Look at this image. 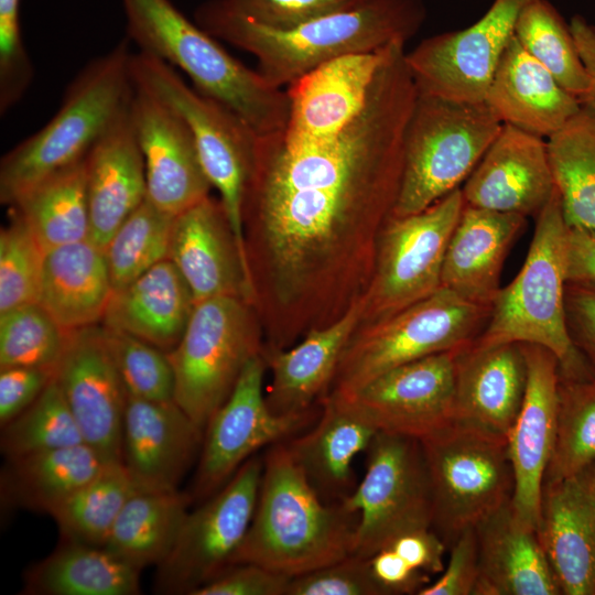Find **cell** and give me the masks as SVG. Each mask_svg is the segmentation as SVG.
Listing matches in <instances>:
<instances>
[{
	"mask_svg": "<svg viewBox=\"0 0 595 595\" xmlns=\"http://www.w3.org/2000/svg\"><path fill=\"white\" fill-rule=\"evenodd\" d=\"M416 97L404 44L393 43L336 138L293 149L282 132L258 136L242 226L267 350L293 346L365 296L399 196Z\"/></svg>",
	"mask_w": 595,
	"mask_h": 595,
	"instance_id": "obj_1",
	"label": "cell"
},
{
	"mask_svg": "<svg viewBox=\"0 0 595 595\" xmlns=\"http://www.w3.org/2000/svg\"><path fill=\"white\" fill-rule=\"evenodd\" d=\"M195 22L257 60V71L283 88L334 58L405 44L426 18L423 0H366L359 6L290 29L261 25L220 0L198 6Z\"/></svg>",
	"mask_w": 595,
	"mask_h": 595,
	"instance_id": "obj_2",
	"label": "cell"
},
{
	"mask_svg": "<svg viewBox=\"0 0 595 595\" xmlns=\"http://www.w3.org/2000/svg\"><path fill=\"white\" fill-rule=\"evenodd\" d=\"M255 513L232 564H259L290 577L354 551L358 515L326 502L292 458L284 441L268 446Z\"/></svg>",
	"mask_w": 595,
	"mask_h": 595,
	"instance_id": "obj_3",
	"label": "cell"
},
{
	"mask_svg": "<svg viewBox=\"0 0 595 595\" xmlns=\"http://www.w3.org/2000/svg\"><path fill=\"white\" fill-rule=\"evenodd\" d=\"M128 34L140 47L178 67L193 87L228 107L258 136L283 132L289 118L285 89L231 56L170 0H122Z\"/></svg>",
	"mask_w": 595,
	"mask_h": 595,
	"instance_id": "obj_4",
	"label": "cell"
},
{
	"mask_svg": "<svg viewBox=\"0 0 595 595\" xmlns=\"http://www.w3.org/2000/svg\"><path fill=\"white\" fill-rule=\"evenodd\" d=\"M566 225L554 190L537 216L524 262L495 296L489 317L469 346L534 344L552 351L564 378H587L595 368L574 344L566 320Z\"/></svg>",
	"mask_w": 595,
	"mask_h": 595,
	"instance_id": "obj_5",
	"label": "cell"
},
{
	"mask_svg": "<svg viewBox=\"0 0 595 595\" xmlns=\"http://www.w3.org/2000/svg\"><path fill=\"white\" fill-rule=\"evenodd\" d=\"M122 41L91 61L67 88L55 116L0 162V201L12 205L48 175L84 159L130 108L136 84Z\"/></svg>",
	"mask_w": 595,
	"mask_h": 595,
	"instance_id": "obj_6",
	"label": "cell"
},
{
	"mask_svg": "<svg viewBox=\"0 0 595 595\" xmlns=\"http://www.w3.org/2000/svg\"><path fill=\"white\" fill-rule=\"evenodd\" d=\"M486 101L418 94L404 138L393 217L430 207L466 181L502 127Z\"/></svg>",
	"mask_w": 595,
	"mask_h": 595,
	"instance_id": "obj_7",
	"label": "cell"
},
{
	"mask_svg": "<svg viewBox=\"0 0 595 595\" xmlns=\"http://www.w3.org/2000/svg\"><path fill=\"white\" fill-rule=\"evenodd\" d=\"M490 309L441 286L377 324L356 328L328 393L347 394L396 367L468 346L483 331Z\"/></svg>",
	"mask_w": 595,
	"mask_h": 595,
	"instance_id": "obj_8",
	"label": "cell"
},
{
	"mask_svg": "<svg viewBox=\"0 0 595 595\" xmlns=\"http://www.w3.org/2000/svg\"><path fill=\"white\" fill-rule=\"evenodd\" d=\"M429 472L432 529L450 549L512 498L507 437L454 420L420 441Z\"/></svg>",
	"mask_w": 595,
	"mask_h": 595,
	"instance_id": "obj_9",
	"label": "cell"
},
{
	"mask_svg": "<svg viewBox=\"0 0 595 595\" xmlns=\"http://www.w3.org/2000/svg\"><path fill=\"white\" fill-rule=\"evenodd\" d=\"M263 348L258 314L247 300L224 295L196 303L180 343L167 353L175 402L204 430Z\"/></svg>",
	"mask_w": 595,
	"mask_h": 595,
	"instance_id": "obj_10",
	"label": "cell"
},
{
	"mask_svg": "<svg viewBox=\"0 0 595 595\" xmlns=\"http://www.w3.org/2000/svg\"><path fill=\"white\" fill-rule=\"evenodd\" d=\"M134 84L170 106L186 123L209 183L219 193L240 253L248 264L242 205L258 134L237 113L190 87L173 66L149 53L131 55Z\"/></svg>",
	"mask_w": 595,
	"mask_h": 595,
	"instance_id": "obj_11",
	"label": "cell"
},
{
	"mask_svg": "<svg viewBox=\"0 0 595 595\" xmlns=\"http://www.w3.org/2000/svg\"><path fill=\"white\" fill-rule=\"evenodd\" d=\"M464 206L458 187L422 212L388 220L357 328L377 324L441 288L446 247Z\"/></svg>",
	"mask_w": 595,
	"mask_h": 595,
	"instance_id": "obj_12",
	"label": "cell"
},
{
	"mask_svg": "<svg viewBox=\"0 0 595 595\" xmlns=\"http://www.w3.org/2000/svg\"><path fill=\"white\" fill-rule=\"evenodd\" d=\"M366 472L342 501L358 515L354 551L370 558L398 536L432 527L433 501L420 440L378 431Z\"/></svg>",
	"mask_w": 595,
	"mask_h": 595,
	"instance_id": "obj_13",
	"label": "cell"
},
{
	"mask_svg": "<svg viewBox=\"0 0 595 595\" xmlns=\"http://www.w3.org/2000/svg\"><path fill=\"white\" fill-rule=\"evenodd\" d=\"M262 468L263 458L253 455L188 511L172 551L156 566V593L193 595L232 564L255 513Z\"/></svg>",
	"mask_w": 595,
	"mask_h": 595,
	"instance_id": "obj_14",
	"label": "cell"
},
{
	"mask_svg": "<svg viewBox=\"0 0 595 595\" xmlns=\"http://www.w3.org/2000/svg\"><path fill=\"white\" fill-rule=\"evenodd\" d=\"M266 370L263 354L251 358L230 396L207 421L192 497L207 499L259 450L292 437L318 416L317 411L289 415L273 413L263 393Z\"/></svg>",
	"mask_w": 595,
	"mask_h": 595,
	"instance_id": "obj_15",
	"label": "cell"
},
{
	"mask_svg": "<svg viewBox=\"0 0 595 595\" xmlns=\"http://www.w3.org/2000/svg\"><path fill=\"white\" fill-rule=\"evenodd\" d=\"M530 0H494L472 25L424 39L405 61L418 94L485 101L499 61Z\"/></svg>",
	"mask_w": 595,
	"mask_h": 595,
	"instance_id": "obj_16",
	"label": "cell"
},
{
	"mask_svg": "<svg viewBox=\"0 0 595 595\" xmlns=\"http://www.w3.org/2000/svg\"><path fill=\"white\" fill-rule=\"evenodd\" d=\"M461 349L401 365L347 394H328L378 431L421 441L455 420V363Z\"/></svg>",
	"mask_w": 595,
	"mask_h": 595,
	"instance_id": "obj_17",
	"label": "cell"
},
{
	"mask_svg": "<svg viewBox=\"0 0 595 595\" xmlns=\"http://www.w3.org/2000/svg\"><path fill=\"white\" fill-rule=\"evenodd\" d=\"M54 379L85 444L106 463H121L128 392L101 324L68 332Z\"/></svg>",
	"mask_w": 595,
	"mask_h": 595,
	"instance_id": "obj_18",
	"label": "cell"
},
{
	"mask_svg": "<svg viewBox=\"0 0 595 595\" xmlns=\"http://www.w3.org/2000/svg\"><path fill=\"white\" fill-rule=\"evenodd\" d=\"M130 115L144 162L147 198L176 216L207 197L213 186L183 119L138 85Z\"/></svg>",
	"mask_w": 595,
	"mask_h": 595,
	"instance_id": "obj_19",
	"label": "cell"
},
{
	"mask_svg": "<svg viewBox=\"0 0 595 595\" xmlns=\"http://www.w3.org/2000/svg\"><path fill=\"white\" fill-rule=\"evenodd\" d=\"M390 45L334 58L288 85L285 145L314 147L336 138L363 109Z\"/></svg>",
	"mask_w": 595,
	"mask_h": 595,
	"instance_id": "obj_20",
	"label": "cell"
},
{
	"mask_svg": "<svg viewBox=\"0 0 595 595\" xmlns=\"http://www.w3.org/2000/svg\"><path fill=\"white\" fill-rule=\"evenodd\" d=\"M521 347L527 364L526 391L507 435L515 478L511 505L517 518L537 530L544 475L555 437L559 360L540 345Z\"/></svg>",
	"mask_w": 595,
	"mask_h": 595,
	"instance_id": "obj_21",
	"label": "cell"
},
{
	"mask_svg": "<svg viewBox=\"0 0 595 595\" xmlns=\"http://www.w3.org/2000/svg\"><path fill=\"white\" fill-rule=\"evenodd\" d=\"M204 430L175 401L128 394L121 463L136 489H178L202 447Z\"/></svg>",
	"mask_w": 595,
	"mask_h": 595,
	"instance_id": "obj_22",
	"label": "cell"
},
{
	"mask_svg": "<svg viewBox=\"0 0 595 595\" xmlns=\"http://www.w3.org/2000/svg\"><path fill=\"white\" fill-rule=\"evenodd\" d=\"M539 540L564 595H595V462L543 483Z\"/></svg>",
	"mask_w": 595,
	"mask_h": 595,
	"instance_id": "obj_23",
	"label": "cell"
},
{
	"mask_svg": "<svg viewBox=\"0 0 595 595\" xmlns=\"http://www.w3.org/2000/svg\"><path fill=\"white\" fill-rule=\"evenodd\" d=\"M169 259L190 286L195 304L230 295L253 306L250 271L219 198L208 195L174 217Z\"/></svg>",
	"mask_w": 595,
	"mask_h": 595,
	"instance_id": "obj_24",
	"label": "cell"
},
{
	"mask_svg": "<svg viewBox=\"0 0 595 595\" xmlns=\"http://www.w3.org/2000/svg\"><path fill=\"white\" fill-rule=\"evenodd\" d=\"M554 190L547 141L504 123L462 192L467 205L537 217Z\"/></svg>",
	"mask_w": 595,
	"mask_h": 595,
	"instance_id": "obj_25",
	"label": "cell"
},
{
	"mask_svg": "<svg viewBox=\"0 0 595 595\" xmlns=\"http://www.w3.org/2000/svg\"><path fill=\"white\" fill-rule=\"evenodd\" d=\"M363 300V299H361ZM361 300L340 318L310 331L293 346L263 350L271 383L266 399L275 414H304L316 411L327 396L339 358L358 326Z\"/></svg>",
	"mask_w": 595,
	"mask_h": 595,
	"instance_id": "obj_26",
	"label": "cell"
},
{
	"mask_svg": "<svg viewBox=\"0 0 595 595\" xmlns=\"http://www.w3.org/2000/svg\"><path fill=\"white\" fill-rule=\"evenodd\" d=\"M469 345L458 351L455 363V420L507 437L526 391L521 344Z\"/></svg>",
	"mask_w": 595,
	"mask_h": 595,
	"instance_id": "obj_27",
	"label": "cell"
},
{
	"mask_svg": "<svg viewBox=\"0 0 595 595\" xmlns=\"http://www.w3.org/2000/svg\"><path fill=\"white\" fill-rule=\"evenodd\" d=\"M89 239L104 251L115 231L147 198L143 156L130 108L86 156Z\"/></svg>",
	"mask_w": 595,
	"mask_h": 595,
	"instance_id": "obj_28",
	"label": "cell"
},
{
	"mask_svg": "<svg viewBox=\"0 0 595 595\" xmlns=\"http://www.w3.org/2000/svg\"><path fill=\"white\" fill-rule=\"evenodd\" d=\"M478 577L473 595H560L536 529L522 523L511 500L475 527Z\"/></svg>",
	"mask_w": 595,
	"mask_h": 595,
	"instance_id": "obj_29",
	"label": "cell"
},
{
	"mask_svg": "<svg viewBox=\"0 0 595 595\" xmlns=\"http://www.w3.org/2000/svg\"><path fill=\"white\" fill-rule=\"evenodd\" d=\"M526 219L465 204L446 247L441 286L491 306L505 259Z\"/></svg>",
	"mask_w": 595,
	"mask_h": 595,
	"instance_id": "obj_30",
	"label": "cell"
},
{
	"mask_svg": "<svg viewBox=\"0 0 595 595\" xmlns=\"http://www.w3.org/2000/svg\"><path fill=\"white\" fill-rule=\"evenodd\" d=\"M485 101L502 123L549 138L582 107L513 35L490 82Z\"/></svg>",
	"mask_w": 595,
	"mask_h": 595,
	"instance_id": "obj_31",
	"label": "cell"
},
{
	"mask_svg": "<svg viewBox=\"0 0 595 595\" xmlns=\"http://www.w3.org/2000/svg\"><path fill=\"white\" fill-rule=\"evenodd\" d=\"M314 425L284 441L292 458L326 502H342L356 487L353 462L378 430L327 394Z\"/></svg>",
	"mask_w": 595,
	"mask_h": 595,
	"instance_id": "obj_32",
	"label": "cell"
},
{
	"mask_svg": "<svg viewBox=\"0 0 595 595\" xmlns=\"http://www.w3.org/2000/svg\"><path fill=\"white\" fill-rule=\"evenodd\" d=\"M194 306L186 281L165 259L113 290L100 324L170 353L180 343Z\"/></svg>",
	"mask_w": 595,
	"mask_h": 595,
	"instance_id": "obj_33",
	"label": "cell"
},
{
	"mask_svg": "<svg viewBox=\"0 0 595 595\" xmlns=\"http://www.w3.org/2000/svg\"><path fill=\"white\" fill-rule=\"evenodd\" d=\"M112 291L105 251L89 238L45 251L37 303L65 331L100 324Z\"/></svg>",
	"mask_w": 595,
	"mask_h": 595,
	"instance_id": "obj_34",
	"label": "cell"
},
{
	"mask_svg": "<svg viewBox=\"0 0 595 595\" xmlns=\"http://www.w3.org/2000/svg\"><path fill=\"white\" fill-rule=\"evenodd\" d=\"M4 502L51 515L107 464L85 443L7 458Z\"/></svg>",
	"mask_w": 595,
	"mask_h": 595,
	"instance_id": "obj_35",
	"label": "cell"
},
{
	"mask_svg": "<svg viewBox=\"0 0 595 595\" xmlns=\"http://www.w3.org/2000/svg\"><path fill=\"white\" fill-rule=\"evenodd\" d=\"M140 570L105 547L62 541L24 576L32 595H136Z\"/></svg>",
	"mask_w": 595,
	"mask_h": 595,
	"instance_id": "obj_36",
	"label": "cell"
},
{
	"mask_svg": "<svg viewBox=\"0 0 595 595\" xmlns=\"http://www.w3.org/2000/svg\"><path fill=\"white\" fill-rule=\"evenodd\" d=\"M190 494L136 489L121 509L105 548L142 571L172 551L192 500Z\"/></svg>",
	"mask_w": 595,
	"mask_h": 595,
	"instance_id": "obj_37",
	"label": "cell"
},
{
	"mask_svg": "<svg viewBox=\"0 0 595 595\" xmlns=\"http://www.w3.org/2000/svg\"><path fill=\"white\" fill-rule=\"evenodd\" d=\"M86 156L43 178L11 205L44 251L89 238Z\"/></svg>",
	"mask_w": 595,
	"mask_h": 595,
	"instance_id": "obj_38",
	"label": "cell"
},
{
	"mask_svg": "<svg viewBox=\"0 0 595 595\" xmlns=\"http://www.w3.org/2000/svg\"><path fill=\"white\" fill-rule=\"evenodd\" d=\"M547 144L566 225L595 230V111L582 106Z\"/></svg>",
	"mask_w": 595,
	"mask_h": 595,
	"instance_id": "obj_39",
	"label": "cell"
},
{
	"mask_svg": "<svg viewBox=\"0 0 595 595\" xmlns=\"http://www.w3.org/2000/svg\"><path fill=\"white\" fill-rule=\"evenodd\" d=\"M136 487L123 464L107 463L50 516L61 540L105 547L112 527Z\"/></svg>",
	"mask_w": 595,
	"mask_h": 595,
	"instance_id": "obj_40",
	"label": "cell"
},
{
	"mask_svg": "<svg viewBox=\"0 0 595 595\" xmlns=\"http://www.w3.org/2000/svg\"><path fill=\"white\" fill-rule=\"evenodd\" d=\"M515 36L580 102L587 96L591 80L570 23L549 0H530L522 8Z\"/></svg>",
	"mask_w": 595,
	"mask_h": 595,
	"instance_id": "obj_41",
	"label": "cell"
},
{
	"mask_svg": "<svg viewBox=\"0 0 595 595\" xmlns=\"http://www.w3.org/2000/svg\"><path fill=\"white\" fill-rule=\"evenodd\" d=\"M595 462V375L559 374L555 437L544 482L567 477Z\"/></svg>",
	"mask_w": 595,
	"mask_h": 595,
	"instance_id": "obj_42",
	"label": "cell"
},
{
	"mask_svg": "<svg viewBox=\"0 0 595 595\" xmlns=\"http://www.w3.org/2000/svg\"><path fill=\"white\" fill-rule=\"evenodd\" d=\"M174 217L145 198L119 226L105 249L113 290L169 259Z\"/></svg>",
	"mask_w": 595,
	"mask_h": 595,
	"instance_id": "obj_43",
	"label": "cell"
},
{
	"mask_svg": "<svg viewBox=\"0 0 595 595\" xmlns=\"http://www.w3.org/2000/svg\"><path fill=\"white\" fill-rule=\"evenodd\" d=\"M1 428L7 458L85 443L54 378L30 407Z\"/></svg>",
	"mask_w": 595,
	"mask_h": 595,
	"instance_id": "obj_44",
	"label": "cell"
},
{
	"mask_svg": "<svg viewBox=\"0 0 595 595\" xmlns=\"http://www.w3.org/2000/svg\"><path fill=\"white\" fill-rule=\"evenodd\" d=\"M68 332L37 302L0 312V368L28 366L54 369Z\"/></svg>",
	"mask_w": 595,
	"mask_h": 595,
	"instance_id": "obj_45",
	"label": "cell"
},
{
	"mask_svg": "<svg viewBox=\"0 0 595 595\" xmlns=\"http://www.w3.org/2000/svg\"><path fill=\"white\" fill-rule=\"evenodd\" d=\"M102 327L128 394L150 401H175V376L169 354L130 334Z\"/></svg>",
	"mask_w": 595,
	"mask_h": 595,
	"instance_id": "obj_46",
	"label": "cell"
},
{
	"mask_svg": "<svg viewBox=\"0 0 595 595\" xmlns=\"http://www.w3.org/2000/svg\"><path fill=\"white\" fill-rule=\"evenodd\" d=\"M44 249L15 213L0 232V312L37 302Z\"/></svg>",
	"mask_w": 595,
	"mask_h": 595,
	"instance_id": "obj_47",
	"label": "cell"
},
{
	"mask_svg": "<svg viewBox=\"0 0 595 595\" xmlns=\"http://www.w3.org/2000/svg\"><path fill=\"white\" fill-rule=\"evenodd\" d=\"M20 0H0V112L7 113L28 90L33 66L20 26Z\"/></svg>",
	"mask_w": 595,
	"mask_h": 595,
	"instance_id": "obj_48",
	"label": "cell"
},
{
	"mask_svg": "<svg viewBox=\"0 0 595 595\" xmlns=\"http://www.w3.org/2000/svg\"><path fill=\"white\" fill-rule=\"evenodd\" d=\"M286 595H383L372 576L369 558L350 553L291 578Z\"/></svg>",
	"mask_w": 595,
	"mask_h": 595,
	"instance_id": "obj_49",
	"label": "cell"
},
{
	"mask_svg": "<svg viewBox=\"0 0 595 595\" xmlns=\"http://www.w3.org/2000/svg\"><path fill=\"white\" fill-rule=\"evenodd\" d=\"M228 9L268 28L290 29L359 6L366 0H220Z\"/></svg>",
	"mask_w": 595,
	"mask_h": 595,
	"instance_id": "obj_50",
	"label": "cell"
},
{
	"mask_svg": "<svg viewBox=\"0 0 595 595\" xmlns=\"http://www.w3.org/2000/svg\"><path fill=\"white\" fill-rule=\"evenodd\" d=\"M291 578L259 564L235 563L193 595H286Z\"/></svg>",
	"mask_w": 595,
	"mask_h": 595,
	"instance_id": "obj_51",
	"label": "cell"
},
{
	"mask_svg": "<svg viewBox=\"0 0 595 595\" xmlns=\"http://www.w3.org/2000/svg\"><path fill=\"white\" fill-rule=\"evenodd\" d=\"M450 560L441 576L418 595H473L478 577V545L475 528L465 530L448 549Z\"/></svg>",
	"mask_w": 595,
	"mask_h": 595,
	"instance_id": "obj_52",
	"label": "cell"
},
{
	"mask_svg": "<svg viewBox=\"0 0 595 595\" xmlns=\"http://www.w3.org/2000/svg\"><path fill=\"white\" fill-rule=\"evenodd\" d=\"M55 370L43 367L0 368L1 426L30 407L54 378Z\"/></svg>",
	"mask_w": 595,
	"mask_h": 595,
	"instance_id": "obj_53",
	"label": "cell"
},
{
	"mask_svg": "<svg viewBox=\"0 0 595 595\" xmlns=\"http://www.w3.org/2000/svg\"><path fill=\"white\" fill-rule=\"evenodd\" d=\"M565 311L574 344L595 368V283L567 282Z\"/></svg>",
	"mask_w": 595,
	"mask_h": 595,
	"instance_id": "obj_54",
	"label": "cell"
},
{
	"mask_svg": "<svg viewBox=\"0 0 595 595\" xmlns=\"http://www.w3.org/2000/svg\"><path fill=\"white\" fill-rule=\"evenodd\" d=\"M371 573L383 595L418 594L430 576L412 567L390 547L369 558Z\"/></svg>",
	"mask_w": 595,
	"mask_h": 595,
	"instance_id": "obj_55",
	"label": "cell"
},
{
	"mask_svg": "<svg viewBox=\"0 0 595 595\" xmlns=\"http://www.w3.org/2000/svg\"><path fill=\"white\" fill-rule=\"evenodd\" d=\"M387 545L412 567L429 576L444 570L443 558L448 549L432 528L402 533Z\"/></svg>",
	"mask_w": 595,
	"mask_h": 595,
	"instance_id": "obj_56",
	"label": "cell"
},
{
	"mask_svg": "<svg viewBox=\"0 0 595 595\" xmlns=\"http://www.w3.org/2000/svg\"><path fill=\"white\" fill-rule=\"evenodd\" d=\"M566 277L567 282L595 283V230L569 227Z\"/></svg>",
	"mask_w": 595,
	"mask_h": 595,
	"instance_id": "obj_57",
	"label": "cell"
},
{
	"mask_svg": "<svg viewBox=\"0 0 595 595\" xmlns=\"http://www.w3.org/2000/svg\"><path fill=\"white\" fill-rule=\"evenodd\" d=\"M570 28L591 80V89L581 105L595 111V25L583 15L575 14Z\"/></svg>",
	"mask_w": 595,
	"mask_h": 595,
	"instance_id": "obj_58",
	"label": "cell"
}]
</instances>
